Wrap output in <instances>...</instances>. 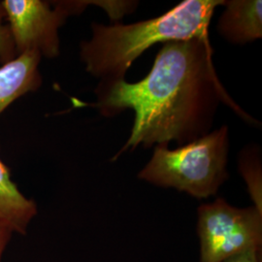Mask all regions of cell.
Listing matches in <instances>:
<instances>
[{
    "mask_svg": "<svg viewBox=\"0 0 262 262\" xmlns=\"http://www.w3.org/2000/svg\"><path fill=\"white\" fill-rule=\"evenodd\" d=\"M37 213L34 201L25 196L12 181L9 169L0 159V225L25 233Z\"/></svg>",
    "mask_w": 262,
    "mask_h": 262,
    "instance_id": "ba28073f",
    "label": "cell"
},
{
    "mask_svg": "<svg viewBox=\"0 0 262 262\" xmlns=\"http://www.w3.org/2000/svg\"><path fill=\"white\" fill-rule=\"evenodd\" d=\"M200 262H224L248 250L262 249V211L236 208L225 199L202 204L197 210Z\"/></svg>",
    "mask_w": 262,
    "mask_h": 262,
    "instance_id": "277c9868",
    "label": "cell"
},
{
    "mask_svg": "<svg viewBox=\"0 0 262 262\" xmlns=\"http://www.w3.org/2000/svg\"><path fill=\"white\" fill-rule=\"evenodd\" d=\"M219 0H187L162 16L132 25L93 24V35L81 43L85 70L101 81L123 80L132 62L158 43L208 37Z\"/></svg>",
    "mask_w": 262,
    "mask_h": 262,
    "instance_id": "7a4b0ae2",
    "label": "cell"
},
{
    "mask_svg": "<svg viewBox=\"0 0 262 262\" xmlns=\"http://www.w3.org/2000/svg\"><path fill=\"white\" fill-rule=\"evenodd\" d=\"M12 233L13 232L10 230L9 228L0 225V262H1V256H2L3 251L9 242Z\"/></svg>",
    "mask_w": 262,
    "mask_h": 262,
    "instance_id": "30bf717a",
    "label": "cell"
},
{
    "mask_svg": "<svg viewBox=\"0 0 262 262\" xmlns=\"http://www.w3.org/2000/svg\"><path fill=\"white\" fill-rule=\"evenodd\" d=\"M260 0L225 1V9L219 20L217 30L233 44H246L262 36Z\"/></svg>",
    "mask_w": 262,
    "mask_h": 262,
    "instance_id": "52a82bcc",
    "label": "cell"
},
{
    "mask_svg": "<svg viewBox=\"0 0 262 262\" xmlns=\"http://www.w3.org/2000/svg\"><path fill=\"white\" fill-rule=\"evenodd\" d=\"M227 155L228 127L225 125L176 150H169L167 144L157 145L139 178L198 199L208 198L228 178Z\"/></svg>",
    "mask_w": 262,
    "mask_h": 262,
    "instance_id": "3957f363",
    "label": "cell"
},
{
    "mask_svg": "<svg viewBox=\"0 0 262 262\" xmlns=\"http://www.w3.org/2000/svg\"><path fill=\"white\" fill-rule=\"evenodd\" d=\"M0 5L5 14L16 56L33 52L41 57L59 55L58 30L66 19L81 13L86 1H59L54 7L41 0H4Z\"/></svg>",
    "mask_w": 262,
    "mask_h": 262,
    "instance_id": "5b68a950",
    "label": "cell"
},
{
    "mask_svg": "<svg viewBox=\"0 0 262 262\" xmlns=\"http://www.w3.org/2000/svg\"><path fill=\"white\" fill-rule=\"evenodd\" d=\"M95 94L94 106L105 117L126 109L135 113L130 137L113 159L139 145L176 141L184 146L205 136L221 101L246 116L216 76L208 37L164 43L145 79L101 81Z\"/></svg>",
    "mask_w": 262,
    "mask_h": 262,
    "instance_id": "6da1fadb",
    "label": "cell"
},
{
    "mask_svg": "<svg viewBox=\"0 0 262 262\" xmlns=\"http://www.w3.org/2000/svg\"><path fill=\"white\" fill-rule=\"evenodd\" d=\"M41 58L37 53L28 52L0 66V116L19 97L41 86Z\"/></svg>",
    "mask_w": 262,
    "mask_h": 262,
    "instance_id": "8992f818",
    "label": "cell"
},
{
    "mask_svg": "<svg viewBox=\"0 0 262 262\" xmlns=\"http://www.w3.org/2000/svg\"><path fill=\"white\" fill-rule=\"evenodd\" d=\"M224 262H261V252L256 250H248L236 254Z\"/></svg>",
    "mask_w": 262,
    "mask_h": 262,
    "instance_id": "9c48e42d",
    "label": "cell"
}]
</instances>
